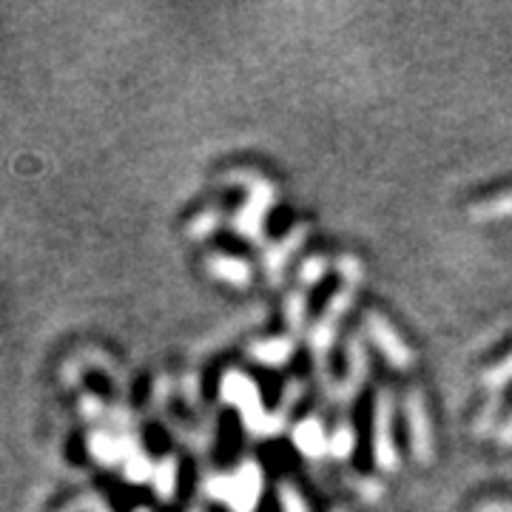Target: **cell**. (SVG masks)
Masks as SVG:
<instances>
[{"mask_svg":"<svg viewBox=\"0 0 512 512\" xmlns=\"http://www.w3.org/2000/svg\"><path fill=\"white\" fill-rule=\"evenodd\" d=\"M205 493L222 498L234 512H254L256 498L262 493V473L254 461L242 464L237 476H211L205 481Z\"/></svg>","mask_w":512,"mask_h":512,"instance_id":"cell-1","label":"cell"},{"mask_svg":"<svg viewBox=\"0 0 512 512\" xmlns=\"http://www.w3.org/2000/svg\"><path fill=\"white\" fill-rule=\"evenodd\" d=\"M222 402L237 404L242 410V419L245 427L254 433V436H271V416L262 410L259 396H256L254 382L242 373H228L222 379Z\"/></svg>","mask_w":512,"mask_h":512,"instance_id":"cell-2","label":"cell"},{"mask_svg":"<svg viewBox=\"0 0 512 512\" xmlns=\"http://www.w3.org/2000/svg\"><path fill=\"white\" fill-rule=\"evenodd\" d=\"M234 177H239V180H245V183L251 185L248 208L239 211V217L234 220V228H237V234H242V237L259 242V239H262V220H265V211H268L271 202H274V188L265 183V180L254 177V174H245V171H239Z\"/></svg>","mask_w":512,"mask_h":512,"instance_id":"cell-3","label":"cell"},{"mask_svg":"<svg viewBox=\"0 0 512 512\" xmlns=\"http://www.w3.org/2000/svg\"><path fill=\"white\" fill-rule=\"evenodd\" d=\"M390 410H393V402H390V393H379V402H376V421H373V453H376V464L393 473L399 470V453L393 447V436H390Z\"/></svg>","mask_w":512,"mask_h":512,"instance_id":"cell-4","label":"cell"},{"mask_svg":"<svg viewBox=\"0 0 512 512\" xmlns=\"http://www.w3.org/2000/svg\"><path fill=\"white\" fill-rule=\"evenodd\" d=\"M367 330H370V336H373V342L379 345L384 356L390 359V365L396 367V370H410L413 365V353L404 348L402 339L393 333V328L384 322V316L379 313H367Z\"/></svg>","mask_w":512,"mask_h":512,"instance_id":"cell-5","label":"cell"},{"mask_svg":"<svg viewBox=\"0 0 512 512\" xmlns=\"http://www.w3.org/2000/svg\"><path fill=\"white\" fill-rule=\"evenodd\" d=\"M407 421H410L413 453L419 458V464H430L433 461V436H430V421H427L424 399H421V393H416V390L407 396Z\"/></svg>","mask_w":512,"mask_h":512,"instance_id":"cell-6","label":"cell"},{"mask_svg":"<svg viewBox=\"0 0 512 512\" xmlns=\"http://www.w3.org/2000/svg\"><path fill=\"white\" fill-rule=\"evenodd\" d=\"M350 302H353V288H345V291L336 293L333 302H330V308L325 311V316L313 328L311 345L316 350V356H319V365H325V350L333 345V333H336V325H339V316L348 311Z\"/></svg>","mask_w":512,"mask_h":512,"instance_id":"cell-7","label":"cell"},{"mask_svg":"<svg viewBox=\"0 0 512 512\" xmlns=\"http://www.w3.org/2000/svg\"><path fill=\"white\" fill-rule=\"evenodd\" d=\"M208 271L211 276H217V279H225V282H231V285H237V288H248L251 285V268L242 262V259H234V256H208Z\"/></svg>","mask_w":512,"mask_h":512,"instance_id":"cell-8","label":"cell"},{"mask_svg":"<svg viewBox=\"0 0 512 512\" xmlns=\"http://www.w3.org/2000/svg\"><path fill=\"white\" fill-rule=\"evenodd\" d=\"M293 441H296V447L305 453V456L319 458L325 450H330V441L325 436V427L319 424L316 419L302 421L296 430H293Z\"/></svg>","mask_w":512,"mask_h":512,"instance_id":"cell-9","label":"cell"},{"mask_svg":"<svg viewBox=\"0 0 512 512\" xmlns=\"http://www.w3.org/2000/svg\"><path fill=\"white\" fill-rule=\"evenodd\" d=\"M348 356H350V376L345 379V384L336 390V399H339V402H348L350 396L359 390V384L365 382V373H367V356L359 339H350Z\"/></svg>","mask_w":512,"mask_h":512,"instance_id":"cell-10","label":"cell"},{"mask_svg":"<svg viewBox=\"0 0 512 512\" xmlns=\"http://www.w3.org/2000/svg\"><path fill=\"white\" fill-rule=\"evenodd\" d=\"M305 228L308 225H299L296 231H293L291 237L285 239V242H279L276 248H271L268 254H265V268H268V276H271V282H279V274H282V265L291 259V254L299 248V242L305 239Z\"/></svg>","mask_w":512,"mask_h":512,"instance_id":"cell-11","label":"cell"},{"mask_svg":"<svg viewBox=\"0 0 512 512\" xmlns=\"http://www.w3.org/2000/svg\"><path fill=\"white\" fill-rule=\"evenodd\" d=\"M94 458L106 467H114L117 461H126V450H123V441L114 433H103V430H94L92 439H89Z\"/></svg>","mask_w":512,"mask_h":512,"instance_id":"cell-12","label":"cell"},{"mask_svg":"<svg viewBox=\"0 0 512 512\" xmlns=\"http://www.w3.org/2000/svg\"><path fill=\"white\" fill-rule=\"evenodd\" d=\"M293 353L291 339H271V342H259V345H251V356L256 362H265V365H282L288 356Z\"/></svg>","mask_w":512,"mask_h":512,"instance_id":"cell-13","label":"cell"},{"mask_svg":"<svg viewBox=\"0 0 512 512\" xmlns=\"http://www.w3.org/2000/svg\"><path fill=\"white\" fill-rule=\"evenodd\" d=\"M512 217V194H501L495 200L478 202L470 211V220L487 222V220H510Z\"/></svg>","mask_w":512,"mask_h":512,"instance_id":"cell-14","label":"cell"},{"mask_svg":"<svg viewBox=\"0 0 512 512\" xmlns=\"http://www.w3.org/2000/svg\"><path fill=\"white\" fill-rule=\"evenodd\" d=\"M151 481H154L160 498H171L174 490H177V461L171 456L163 458V461L154 467V478H151Z\"/></svg>","mask_w":512,"mask_h":512,"instance_id":"cell-15","label":"cell"},{"mask_svg":"<svg viewBox=\"0 0 512 512\" xmlns=\"http://www.w3.org/2000/svg\"><path fill=\"white\" fill-rule=\"evenodd\" d=\"M151 476H154V467H151V461H148V456L143 453V450L126 458V478H128V481H134V484H143V481H148Z\"/></svg>","mask_w":512,"mask_h":512,"instance_id":"cell-16","label":"cell"},{"mask_svg":"<svg viewBox=\"0 0 512 512\" xmlns=\"http://www.w3.org/2000/svg\"><path fill=\"white\" fill-rule=\"evenodd\" d=\"M353 444H356V436H353L350 424H339L336 433L330 436V453L336 458H348V453L353 450Z\"/></svg>","mask_w":512,"mask_h":512,"instance_id":"cell-17","label":"cell"},{"mask_svg":"<svg viewBox=\"0 0 512 512\" xmlns=\"http://www.w3.org/2000/svg\"><path fill=\"white\" fill-rule=\"evenodd\" d=\"M217 225H220V214H217V211H208V214H202L200 220L191 222L188 234H191L194 239H202V237H208Z\"/></svg>","mask_w":512,"mask_h":512,"instance_id":"cell-18","label":"cell"},{"mask_svg":"<svg viewBox=\"0 0 512 512\" xmlns=\"http://www.w3.org/2000/svg\"><path fill=\"white\" fill-rule=\"evenodd\" d=\"M510 379H512V356L510 359H504L498 367H493V370L484 376V384H487V387H493V390H501V387L510 382Z\"/></svg>","mask_w":512,"mask_h":512,"instance_id":"cell-19","label":"cell"},{"mask_svg":"<svg viewBox=\"0 0 512 512\" xmlns=\"http://www.w3.org/2000/svg\"><path fill=\"white\" fill-rule=\"evenodd\" d=\"M285 313H288V322L293 328H302V319H305V296L302 293H291L288 296V305H285Z\"/></svg>","mask_w":512,"mask_h":512,"instance_id":"cell-20","label":"cell"},{"mask_svg":"<svg viewBox=\"0 0 512 512\" xmlns=\"http://www.w3.org/2000/svg\"><path fill=\"white\" fill-rule=\"evenodd\" d=\"M339 271H342V276H345L348 288L356 291V285L362 282V265H359L356 259H350V256H342V259H339Z\"/></svg>","mask_w":512,"mask_h":512,"instance_id":"cell-21","label":"cell"},{"mask_svg":"<svg viewBox=\"0 0 512 512\" xmlns=\"http://www.w3.org/2000/svg\"><path fill=\"white\" fill-rule=\"evenodd\" d=\"M322 274H325V259L313 256V259H308V262L302 265V285H313V282H319Z\"/></svg>","mask_w":512,"mask_h":512,"instance_id":"cell-22","label":"cell"},{"mask_svg":"<svg viewBox=\"0 0 512 512\" xmlns=\"http://www.w3.org/2000/svg\"><path fill=\"white\" fill-rule=\"evenodd\" d=\"M498 404L501 402H498V399H493V402L484 407V413H481V419H478V424H476L478 436H487V430H490V427L495 424V416H498Z\"/></svg>","mask_w":512,"mask_h":512,"instance_id":"cell-23","label":"cell"},{"mask_svg":"<svg viewBox=\"0 0 512 512\" xmlns=\"http://www.w3.org/2000/svg\"><path fill=\"white\" fill-rule=\"evenodd\" d=\"M279 495H282V507H285V512H308L305 510V504H302V498H299V493L293 490V487H282L279 490Z\"/></svg>","mask_w":512,"mask_h":512,"instance_id":"cell-24","label":"cell"},{"mask_svg":"<svg viewBox=\"0 0 512 512\" xmlns=\"http://www.w3.org/2000/svg\"><path fill=\"white\" fill-rule=\"evenodd\" d=\"M83 416H86V419H100V416H103V404L97 402V399H92V396H86V399H83Z\"/></svg>","mask_w":512,"mask_h":512,"instance_id":"cell-25","label":"cell"},{"mask_svg":"<svg viewBox=\"0 0 512 512\" xmlns=\"http://www.w3.org/2000/svg\"><path fill=\"white\" fill-rule=\"evenodd\" d=\"M356 487L362 490V495H365L367 501H376V498L382 495V487H379L376 481H356Z\"/></svg>","mask_w":512,"mask_h":512,"instance_id":"cell-26","label":"cell"},{"mask_svg":"<svg viewBox=\"0 0 512 512\" xmlns=\"http://www.w3.org/2000/svg\"><path fill=\"white\" fill-rule=\"evenodd\" d=\"M478 512H512V504H484Z\"/></svg>","mask_w":512,"mask_h":512,"instance_id":"cell-27","label":"cell"},{"mask_svg":"<svg viewBox=\"0 0 512 512\" xmlns=\"http://www.w3.org/2000/svg\"><path fill=\"white\" fill-rule=\"evenodd\" d=\"M501 444H507V447L512 444V416H510V421L504 424V430H501Z\"/></svg>","mask_w":512,"mask_h":512,"instance_id":"cell-28","label":"cell"},{"mask_svg":"<svg viewBox=\"0 0 512 512\" xmlns=\"http://www.w3.org/2000/svg\"><path fill=\"white\" fill-rule=\"evenodd\" d=\"M137 512H148V510H137Z\"/></svg>","mask_w":512,"mask_h":512,"instance_id":"cell-29","label":"cell"},{"mask_svg":"<svg viewBox=\"0 0 512 512\" xmlns=\"http://www.w3.org/2000/svg\"><path fill=\"white\" fill-rule=\"evenodd\" d=\"M191 512H200V510H191Z\"/></svg>","mask_w":512,"mask_h":512,"instance_id":"cell-30","label":"cell"}]
</instances>
